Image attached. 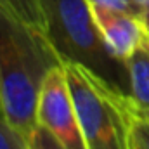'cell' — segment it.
Instances as JSON below:
<instances>
[{
  "instance_id": "obj_1",
  "label": "cell",
  "mask_w": 149,
  "mask_h": 149,
  "mask_svg": "<svg viewBox=\"0 0 149 149\" xmlns=\"http://www.w3.org/2000/svg\"><path fill=\"white\" fill-rule=\"evenodd\" d=\"M61 59L47 37L0 9V97L9 123L28 139L45 74Z\"/></svg>"
},
{
  "instance_id": "obj_2",
  "label": "cell",
  "mask_w": 149,
  "mask_h": 149,
  "mask_svg": "<svg viewBox=\"0 0 149 149\" xmlns=\"http://www.w3.org/2000/svg\"><path fill=\"white\" fill-rule=\"evenodd\" d=\"M45 37L61 61L78 63L128 95V71L114 59L99 33L88 0H38Z\"/></svg>"
},
{
  "instance_id": "obj_3",
  "label": "cell",
  "mask_w": 149,
  "mask_h": 149,
  "mask_svg": "<svg viewBox=\"0 0 149 149\" xmlns=\"http://www.w3.org/2000/svg\"><path fill=\"white\" fill-rule=\"evenodd\" d=\"M87 149H134L130 97L78 63L61 61Z\"/></svg>"
},
{
  "instance_id": "obj_4",
  "label": "cell",
  "mask_w": 149,
  "mask_h": 149,
  "mask_svg": "<svg viewBox=\"0 0 149 149\" xmlns=\"http://www.w3.org/2000/svg\"><path fill=\"white\" fill-rule=\"evenodd\" d=\"M37 123L50 130L68 149H87L63 63L45 74L37 104Z\"/></svg>"
},
{
  "instance_id": "obj_5",
  "label": "cell",
  "mask_w": 149,
  "mask_h": 149,
  "mask_svg": "<svg viewBox=\"0 0 149 149\" xmlns=\"http://www.w3.org/2000/svg\"><path fill=\"white\" fill-rule=\"evenodd\" d=\"M90 9L106 49L120 63L125 64V61L149 40L142 16L95 3H90Z\"/></svg>"
},
{
  "instance_id": "obj_6",
  "label": "cell",
  "mask_w": 149,
  "mask_h": 149,
  "mask_svg": "<svg viewBox=\"0 0 149 149\" xmlns=\"http://www.w3.org/2000/svg\"><path fill=\"white\" fill-rule=\"evenodd\" d=\"M128 97L134 108L149 111V40L141 45L127 61Z\"/></svg>"
},
{
  "instance_id": "obj_7",
  "label": "cell",
  "mask_w": 149,
  "mask_h": 149,
  "mask_svg": "<svg viewBox=\"0 0 149 149\" xmlns=\"http://www.w3.org/2000/svg\"><path fill=\"white\" fill-rule=\"evenodd\" d=\"M0 9L23 24L45 35V23L38 0H0Z\"/></svg>"
},
{
  "instance_id": "obj_8",
  "label": "cell",
  "mask_w": 149,
  "mask_h": 149,
  "mask_svg": "<svg viewBox=\"0 0 149 149\" xmlns=\"http://www.w3.org/2000/svg\"><path fill=\"white\" fill-rule=\"evenodd\" d=\"M26 149H68L50 130L42 125H35L26 139Z\"/></svg>"
},
{
  "instance_id": "obj_9",
  "label": "cell",
  "mask_w": 149,
  "mask_h": 149,
  "mask_svg": "<svg viewBox=\"0 0 149 149\" xmlns=\"http://www.w3.org/2000/svg\"><path fill=\"white\" fill-rule=\"evenodd\" d=\"M0 149H26L24 137L9 123L2 108H0Z\"/></svg>"
},
{
  "instance_id": "obj_10",
  "label": "cell",
  "mask_w": 149,
  "mask_h": 149,
  "mask_svg": "<svg viewBox=\"0 0 149 149\" xmlns=\"http://www.w3.org/2000/svg\"><path fill=\"white\" fill-rule=\"evenodd\" d=\"M130 111H132V134L134 141L141 149H149V118L139 113L130 101Z\"/></svg>"
},
{
  "instance_id": "obj_11",
  "label": "cell",
  "mask_w": 149,
  "mask_h": 149,
  "mask_svg": "<svg viewBox=\"0 0 149 149\" xmlns=\"http://www.w3.org/2000/svg\"><path fill=\"white\" fill-rule=\"evenodd\" d=\"M142 19H144V24H146V28H148V33H149V9L144 10V14H142Z\"/></svg>"
},
{
  "instance_id": "obj_12",
  "label": "cell",
  "mask_w": 149,
  "mask_h": 149,
  "mask_svg": "<svg viewBox=\"0 0 149 149\" xmlns=\"http://www.w3.org/2000/svg\"><path fill=\"white\" fill-rule=\"evenodd\" d=\"M135 2H137V3L141 5V9H142V10L149 9V0H135ZM142 14H144V12H142Z\"/></svg>"
},
{
  "instance_id": "obj_13",
  "label": "cell",
  "mask_w": 149,
  "mask_h": 149,
  "mask_svg": "<svg viewBox=\"0 0 149 149\" xmlns=\"http://www.w3.org/2000/svg\"><path fill=\"white\" fill-rule=\"evenodd\" d=\"M132 106H134V104H132ZM135 109H137V108H135ZM137 111H139V113H142L144 116H148V118H149V111H141V109H137Z\"/></svg>"
},
{
  "instance_id": "obj_14",
  "label": "cell",
  "mask_w": 149,
  "mask_h": 149,
  "mask_svg": "<svg viewBox=\"0 0 149 149\" xmlns=\"http://www.w3.org/2000/svg\"><path fill=\"white\" fill-rule=\"evenodd\" d=\"M134 149H141L139 146H137V144H135V141H134Z\"/></svg>"
},
{
  "instance_id": "obj_15",
  "label": "cell",
  "mask_w": 149,
  "mask_h": 149,
  "mask_svg": "<svg viewBox=\"0 0 149 149\" xmlns=\"http://www.w3.org/2000/svg\"><path fill=\"white\" fill-rule=\"evenodd\" d=\"M0 108H2V97H0Z\"/></svg>"
}]
</instances>
